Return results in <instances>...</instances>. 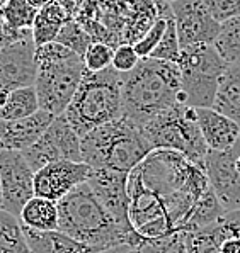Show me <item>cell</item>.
I'll return each instance as SVG.
<instances>
[{
  "mask_svg": "<svg viewBox=\"0 0 240 253\" xmlns=\"http://www.w3.org/2000/svg\"><path fill=\"white\" fill-rule=\"evenodd\" d=\"M137 170L143 184L165 201L176 231L183 229L196 201L211 189L204 167L174 150H152Z\"/></svg>",
  "mask_w": 240,
  "mask_h": 253,
  "instance_id": "6da1fadb",
  "label": "cell"
},
{
  "mask_svg": "<svg viewBox=\"0 0 240 253\" xmlns=\"http://www.w3.org/2000/svg\"><path fill=\"white\" fill-rule=\"evenodd\" d=\"M123 75V114L143 126L157 114L183 102L177 63L140 58L131 72Z\"/></svg>",
  "mask_w": 240,
  "mask_h": 253,
  "instance_id": "7a4b0ae2",
  "label": "cell"
},
{
  "mask_svg": "<svg viewBox=\"0 0 240 253\" xmlns=\"http://www.w3.org/2000/svg\"><path fill=\"white\" fill-rule=\"evenodd\" d=\"M82 160L92 169L130 173L153 150L142 126L125 114L80 138Z\"/></svg>",
  "mask_w": 240,
  "mask_h": 253,
  "instance_id": "3957f363",
  "label": "cell"
},
{
  "mask_svg": "<svg viewBox=\"0 0 240 253\" xmlns=\"http://www.w3.org/2000/svg\"><path fill=\"white\" fill-rule=\"evenodd\" d=\"M58 204V229L82 241L97 252L128 243L126 235L116 223L87 182L77 185Z\"/></svg>",
  "mask_w": 240,
  "mask_h": 253,
  "instance_id": "277c9868",
  "label": "cell"
},
{
  "mask_svg": "<svg viewBox=\"0 0 240 253\" xmlns=\"http://www.w3.org/2000/svg\"><path fill=\"white\" fill-rule=\"evenodd\" d=\"M123 75L113 67L89 72L85 70L80 85L68 104L65 116L82 138L94 127L123 116Z\"/></svg>",
  "mask_w": 240,
  "mask_h": 253,
  "instance_id": "5b68a950",
  "label": "cell"
},
{
  "mask_svg": "<svg viewBox=\"0 0 240 253\" xmlns=\"http://www.w3.org/2000/svg\"><path fill=\"white\" fill-rule=\"evenodd\" d=\"M36 67L34 88L40 109L53 116L63 114L87 70L84 58L61 42L53 41L36 48Z\"/></svg>",
  "mask_w": 240,
  "mask_h": 253,
  "instance_id": "8992f818",
  "label": "cell"
},
{
  "mask_svg": "<svg viewBox=\"0 0 240 253\" xmlns=\"http://www.w3.org/2000/svg\"><path fill=\"white\" fill-rule=\"evenodd\" d=\"M142 129L153 150L179 151L191 162L204 167L210 148L199 131L194 107L179 102L145 123Z\"/></svg>",
  "mask_w": 240,
  "mask_h": 253,
  "instance_id": "52a82bcc",
  "label": "cell"
},
{
  "mask_svg": "<svg viewBox=\"0 0 240 253\" xmlns=\"http://www.w3.org/2000/svg\"><path fill=\"white\" fill-rule=\"evenodd\" d=\"M181 97L189 107H211L218 82L227 63L213 44L199 42L181 49L177 60Z\"/></svg>",
  "mask_w": 240,
  "mask_h": 253,
  "instance_id": "ba28073f",
  "label": "cell"
},
{
  "mask_svg": "<svg viewBox=\"0 0 240 253\" xmlns=\"http://www.w3.org/2000/svg\"><path fill=\"white\" fill-rule=\"evenodd\" d=\"M21 153L24 155V158L34 172L56 160L84 162L80 136L75 133L72 124L68 123L65 112L58 114L51 121V124L46 127L45 133L40 136V139Z\"/></svg>",
  "mask_w": 240,
  "mask_h": 253,
  "instance_id": "9c48e42d",
  "label": "cell"
},
{
  "mask_svg": "<svg viewBox=\"0 0 240 253\" xmlns=\"http://www.w3.org/2000/svg\"><path fill=\"white\" fill-rule=\"evenodd\" d=\"M92 192L113 214L116 223L128 238V245L138 250L143 243V236L135 233L130 221V196H128V173L107 169H92L87 180Z\"/></svg>",
  "mask_w": 240,
  "mask_h": 253,
  "instance_id": "30bf717a",
  "label": "cell"
},
{
  "mask_svg": "<svg viewBox=\"0 0 240 253\" xmlns=\"http://www.w3.org/2000/svg\"><path fill=\"white\" fill-rule=\"evenodd\" d=\"M2 209L19 216L34 196V170L21 151H0Z\"/></svg>",
  "mask_w": 240,
  "mask_h": 253,
  "instance_id": "8fae6325",
  "label": "cell"
},
{
  "mask_svg": "<svg viewBox=\"0 0 240 253\" xmlns=\"http://www.w3.org/2000/svg\"><path fill=\"white\" fill-rule=\"evenodd\" d=\"M36 44L33 36L0 44V97L36 82Z\"/></svg>",
  "mask_w": 240,
  "mask_h": 253,
  "instance_id": "7c38bea8",
  "label": "cell"
},
{
  "mask_svg": "<svg viewBox=\"0 0 240 253\" xmlns=\"http://www.w3.org/2000/svg\"><path fill=\"white\" fill-rule=\"evenodd\" d=\"M181 49L192 44H213L220 33V22L210 14L203 0H174L170 2Z\"/></svg>",
  "mask_w": 240,
  "mask_h": 253,
  "instance_id": "4fadbf2b",
  "label": "cell"
},
{
  "mask_svg": "<svg viewBox=\"0 0 240 253\" xmlns=\"http://www.w3.org/2000/svg\"><path fill=\"white\" fill-rule=\"evenodd\" d=\"M239 151L240 139L230 150H210L204 158V170H206L210 185L227 212L240 209V172L235 167Z\"/></svg>",
  "mask_w": 240,
  "mask_h": 253,
  "instance_id": "5bb4252c",
  "label": "cell"
},
{
  "mask_svg": "<svg viewBox=\"0 0 240 253\" xmlns=\"http://www.w3.org/2000/svg\"><path fill=\"white\" fill-rule=\"evenodd\" d=\"M92 167L85 162L56 160L34 172V196L60 201L77 185L89 180Z\"/></svg>",
  "mask_w": 240,
  "mask_h": 253,
  "instance_id": "9a60e30c",
  "label": "cell"
},
{
  "mask_svg": "<svg viewBox=\"0 0 240 253\" xmlns=\"http://www.w3.org/2000/svg\"><path fill=\"white\" fill-rule=\"evenodd\" d=\"M56 116L38 111L22 119H0V151H24L40 139Z\"/></svg>",
  "mask_w": 240,
  "mask_h": 253,
  "instance_id": "2e32d148",
  "label": "cell"
},
{
  "mask_svg": "<svg viewBox=\"0 0 240 253\" xmlns=\"http://www.w3.org/2000/svg\"><path fill=\"white\" fill-rule=\"evenodd\" d=\"M196 119L210 150L225 151L239 143L240 126L222 112L213 107H196Z\"/></svg>",
  "mask_w": 240,
  "mask_h": 253,
  "instance_id": "e0dca14e",
  "label": "cell"
},
{
  "mask_svg": "<svg viewBox=\"0 0 240 253\" xmlns=\"http://www.w3.org/2000/svg\"><path fill=\"white\" fill-rule=\"evenodd\" d=\"M24 235L33 253H97V250L82 241L72 238L60 229L38 231L24 226Z\"/></svg>",
  "mask_w": 240,
  "mask_h": 253,
  "instance_id": "ac0fdd59",
  "label": "cell"
},
{
  "mask_svg": "<svg viewBox=\"0 0 240 253\" xmlns=\"http://www.w3.org/2000/svg\"><path fill=\"white\" fill-rule=\"evenodd\" d=\"M211 107L234 119L240 126V65L227 63Z\"/></svg>",
  "mask_w": 240,
  "mask_h": 253,
  "instance_id": "d6986e66",
  "label": "cell"
},
{
  "mask_svg": "<svg viewBox=\"0 0 240 253\" xmlns=\"http://www.w3.org/2000/svg\"><path fill=\"white\" fill-rule=\"evenodd\" d=\"M73 17L63 9L61 5H58L56 2H48L45 7H41L36 14V19H34L33 24V41L34 44L43 46L48 44V42L56 41V36L60 33V29L67 24L68 21Z\"/></svg>",
  "mask_w": 240,
  "mask_h": 253,
  "instance_id": "ffe728a7",
  "label": "cell"
},
{
  "mask_svg": "<svg viewBox=\"0 0 240 253\" xmlns=\"http://www.w3.org/2000/svg\"><path fill=\"white\" fill-rule=\"evenodd\" d=\"M19 219L24 226L38 231L58 229V204L46 197L33 196L22 208Z\"/></svg>",
  "mask_w": 240,
  "mask_h": 253,
  "instance_id": "44dd1931",
  "label": "cell"
},
{
  "mask_svg": "<svg viewBox=\"0 0 240 253\" xmlns=\"http://www.w3.org/2000/svg\"><path fill=\"white\" fill-rule=\"evenodd\" d=\"M40 111V100L34 85L21 87L0 97V119H22Z\"/></svg>",
  "mask_w": 240,
  "mask_h": 253,
  "instance_id": "7402d4cb",
  "label": "cell"
},
{
  "mask_svg": "<svg viewBox=\"0 0 240 253\" xmlns=\"http://www.w3.org/2000/svg\"><path fill=\"white\" fill-rule=\"evenodd\" d=\"M0 253H33L19 216L0 209Z\"/></svg>",
  "mask_w": 240,
  "mask_h": 253,
  "instance_id": "603a6c76",
  "label": "cell"
},
{
  "mask_svg": "<svg viewBox=\"0 0 240 253\" xmlns=\"http://www.w3.org/2000/svg\"><path fill=\"white\" fill-rule=\"evenodd\" d=\"M225 212L227 211L223 209V206L220 204V201L216 199L213 189H210L199 201H196V204L191 208V211H189L188 217H186L181 231H191V229H198V228L208 226V224H213Z\"/></svg>",
  "mask_w": 240,
  "mask_h": 253,
  "instance_id": "cb8c5ba5",
  "label": "cell"
},
{
  "mask_svg": "<svg viewBox=\"0 0 240 253\" xmlns=\"http://www.w3.org/2000/svg\"><path fill=\"white\" fill-rule=\"evenodd\" d=\"M213 46L225 63L240 65V15L222 22Z\"/></svg>",
  "mask_w": 240,
  "mask_h": 253,
  "instance_id": "d4e9b609",
  "label": "cell"
},
{
  "mask_svg": "<svg viewBox=\"0 0 240 253\" xmlns=\"http://www.w3.org/2000/svg\"><path fill=\"white\" fill-rule=\"evenodd\" d=\"M188 253H220L222 247V231L218 221L208 226L183 231Z\"/></svg>",
  "mask_w": 240,
  "mask_h": 253,
  "instance_id": "484cf974",
  "label": "cell"
},
{
  "mask_svg": "<svg viewBox=\"0 0 240 253\" xmlns=\"http://www.w3.org/2000/svg\"><path fill=\"white\" fill-rule=\"evenodd\" d=\"M2 21L15 33H29L33 29L38 9H34L28 0H7L0 5Z\"/></svg>",
  "mask_w": 240,
  "mask_h": 253,
  "instance_id": "4316f807",
  "label": "cell"
},
{
  "mask_svg": "<svg viewBox=\"0 0 240 253\" xmlns=\"http://www.w3.org/2000/svg\"><path fill=\"white\" fill-rule=\"evenodd\" d=\"M56 41L61 42L63 46H67V48H70L72 51H75L77 54H80V56H84L89 44L92 42V38L89 36V33L84 29L82 24H80L75 17H72L70 21L60 29V33H58V36H56Z\"/></svg>",
  "mask_w": 240,
  "mask_h": 253,
  "instance_id": "83f0119b",
  "label": "cell"
},
{
  "mask_svg": "<svg viewBox=\"0 0 240 253\" xmlns=\"http://www.w3.org/2000/svg\"><path fill=\"white\" fill-rule=\"evenodd\" d=\"M150 56L157 58V60L170 61V63H177V60L181 56V44H179V38H177L174 15H169L167 17V26H165L164 34H162L157 48L153 49Z\"/></svg>",
  "mask_w": 240,
  "mask_h": 253,
  "instance_id": "f1b7e54d",
  "label": "cell"
},
{
  "mask_svg": "<svg viewBox=\"0 0 240 253\" xmlns=\"http://www.w3.org/2000/svg\"><path fill=\"white\" fill-rule=\"evenodd\" d=\"M138 253H188L183 231L170 233L160 238L143 240Z\"/></svg>",
  "mask_w": 240,
  "mask_h": 253,
  "instance_id": "f546056e",
  "label": "cell"
},
{
  "mask_svg": "<svg viewBox=\"0 0 240 253\" xmlns=\"http://www.w3.org/2000/svg\"><path fill=\"white\" fill-rule=\"evenodd\" d=\"M114 49L102 41H94L89 44L87 51L84 53V65L89 72H100L113 67Z\"/></svg>",
  "mask_w": 240,
  "mask_h": 253,
  "instance_id": "4dcf8cb0",
  "label": "cell"
},
{
  "mask_svg": "<svg viewBox=\"0 0 240 253\" xmlns=\"http://www.w3.org/2000/svg\"><path fill=\"white\" fill-rule=\"evenodd\" d=\"M167 17H157L155 21H153V24L146 29V33L143 34L140 40L137 42H133L135 51L138 53L140 58H148L153 49L157 48L158 41H160L162 34H164V31H165V26H167Z\"/></svg>",
  "mask_w": 240,
  "mask_h": 253,
  "instance_id": "1f68e13d",
  "label": "cell"
},
{
  "mask_svg": "<svg viewBox=\"0 0 240 253\" xmlns=\"http://www.w3.org/2000/svg\"><path fill=\"white\" fill-rule=\"evenodd\" d=\"M203 2L220 24L240 15V0H203Z\"/></svg>",
  "mask_w": 240,
  "mask_h": 253,
  "instance_id": "d6a6232c",
  "label": "cell"
},
{
  "mask_svg": "<svg viewBox=\"0 0 240 253\" xmlns=\"http://www.w3.org/2000/svg\"><path fill=\"white\" fill-rule=\"evenodd\" d=\"M138 61H140V56L130 42L119 44L113 53V68L118 70L119 73L131 72L138 65Z\"/></svg>",
  "mask_w": 240,
  "mask_h": 253,
  "instance_id": "836d02e7",
  "label": "cell"
},
{
  "mask_svg": "<svg viewBox=\"0 0 240 253\" xmlns=\"http://www.w3.org/2000/svg\"><path fill=\"white\" fill-rule=\"evenodd\" d=\"M97 253H137L131 245L128 243H121V245H114V247H109V248H104Z\"/></svg>",
  "mask_w": 240,
  "mask_h": 253,
  "instance_id": "e575fe53",
  "label": "cell"
},
{
  "mask_svg": "<svg viewBox=\"0 0 240 253\" xmlns=\"http://www.w3.org/2000/svg\"><path fill=\"white\" fill-rule=\"evenodd\" d=\"M53 2H56L58 5H61L65 10H67L68 14H70V15H73V17H75L77 5H79V0H53Z\"/></svg>",
  "mask_w": 240,
  "mask_h": 253,
  "instance_id": "d590c367",
  "label": "cell"
},
{
  "mask_svg": "<svg viewBox=\"0 0 240 253\" xmlns=\"http://www.w3.org/2000/svg\"><path fill=\"white\" fill-rule=\"evenodd\" d=\"M28 2L31 3V5L34 7V9H38V10H40L41 7H45L46 3H48V2H51V0H28Z\"/></svg>",
  "mask_w": 240,
  "mask_h": 253,
  "instance_id": "8d00e7d4",
  "label": "cell"
},
{
  "mask_svg": "<svg viewBox=\"0 0 240 253\" xmlns=\"http://www.w3.org/2000/svg\"><path fill=\"white\" fill-rule=\"evenodd\" d=\"M235 167H237V170H239V172H240V151H239L237 158H235Z\"/></svg>",
  "mask_w": 240,
  "mask_h": 253,
  "instance_id": "74e56055",
  "label": "cell"
},
{
  "mask_svg": "<svg viewBox=\"0 0 240 253\" xmlns=\"http://www.w3.org/2000/svg\"><path fill=\"white\" fill-rule=\"evenodd\" d=\"M0 209H2V180H0Z\"/></svg>",
  "mask_w": 240,
  "mask_h": 253,
  "instance_id": "f35d334b",
  "label": "cell"
},
{
  "mask_svg": "<svg viewBox=\"0 0 240 253\" xmlns=\"http://www.w3.org/2000/svg\"><path fill=\"white\" fill-rule=\"evenodd\" d=\"M5 2H7V0H0V5H3Z\"/></svg>",
  "mask_w": 240,
  "mask_h": 253,
  "instance_id": "ab89813d",
  "label": "cell"
},
{
  "mask_svg": "<svg viewBox=\"0 0 240 253\" xmlns=\"http://www.w3.org/2000/svg\"><path fill=\"white\" fill-rule=\"evenodd\" d=\"M164 2H167V3H170V2H174V0H164Z\"/></svg>",
  "mask_w": 240,
  "mask_h": 253,
  "instance_id": "60d3db41",
  "label": "cell"
},
{
  "mask_svg": "<svg viewBox=\"0 0 240 253\" xmlns=\"http://www.w3.org/2000/svg\"><path fill=\"white\" fill-rule=\"evenodd\" d=\"M137 253H138V250H137Z\"/></svg>",
  "mask_w": 240,
  "mask_h": 253,
  "instance_id": "b9f144b4",
  "label": "cell"
}]
</instances>
